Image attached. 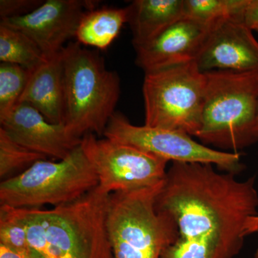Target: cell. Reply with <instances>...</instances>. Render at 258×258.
<instances>
[{
    "mask_svg": "<svg viewBox=\"0 0 258 258\" xmlns=\"http://www.w3.org/2000/svg\"><path fill=\"white\" fill-rule=\"evenodd\" d=\"M210 164L174 161L157 208L175 222L176 242L161 258H233L243 246L245 225L257 215L255 177L239 181Z\"/></svg>",
    "mask_w": 258,
    "mask_h": 258,
    "instance_id": "cell-1",
    "label": "cell"
},
{
    "mask_svg": "<svg viewBox=\"0 0 258 258\" xmlns=\"http://www.w3.org/2000/svg\"><path fill=\"white\" fill-rule=\"evenodd\" d=\"M110 195L98 185L51 210L15 209L30 245L42 257L113 258L107 225Z\"/></svg>",
    "mask_w": 258,
    "mask_h": 258,
    "instance_id": "cell-2",
    "label": "cell"
},
{
    "mask_svg": "<svg viewBox=\"0 0 258 258\" xmlns=\"http://www.w3.org/2000/svg\"><path fill=\"white\" fill-rule=\"evenodd\" d=\"M64 121L68 132L81 139L104 134L119 100L120 79L96 51L79 42L64 47Z\"/></svg>",
    "mask_w": 258,
    "mask_h": 258,
    "instance_id": "cell-3",
    "label": "cell"
},
{
    "mask_svg": "<svg viewBox=\"0 0 258 258\" xmlns=\"http://www.w3.org/2000/svg\"><path fill=\"white\" fill-rule=\"evenodd\" d=\"M205 74L206 93L197 138L205 145L234 152L256 143L258 73L212 71Z\"/></svg>",
    "mask_w": 258,
    "mask_h": 258,
    "instance_id": "cell-4",
    "label": "cell"
},
{
    "mask_svg": "<svg viewBox=\"0 0 258 258\" xmlns=\"http://www.w3.org/2000/svg\"><path fill=\"white\" fill-rule=\"evenodd\" d=\"M164 181L110 195L107 225L113 258H161L176 242L175 222L157 208Z\"/></svg>",
    "mask_w": 258,
    "mask_h": 258,
    "instance_id": "cell-5",
    "label": "cell"
},
{
    "mask_svg": "<svg viewBox=\"0 0 258 258\" xmlns=\"http://www.w3.org/2000/svg\"><path fill=\"white\" fill-rule=\"evenodd\" d=\"M98 185L96 171L81 144L63 159L40 160L0 184V205L38 209L72 203Z\"/></svg>",
    "mask_w": 258,
    "mask_h": 258,
    "instance_id": "cell-6",
    "label": "cell"
},
{
    "mask_svg": "<svg viewBox=\"0 0 258 258\" xmlns=\"http://www.w3.org/2000/svg\"><path fill=\"white\" fill-rule=\"evenodd\" d=\"M206 74L195 61L145 73V125L196 137L201 128Z\"/></svg>",
    "mask_w": 258,
    "mask_h": 258,
    "instance_id": "cell-7",
    "label": "cell"
},
{
    "mask_svg": "<svg viewBox=\"0 0 258 258\" xmlns=\"http://www.w3.org/2000/svg\"><path fill=\"white\" fill-rule=\"evenodd\" d=\"M96 171L98 186L108 194L152 187L165 179L169 161L137 148L87 134L81 142Z\"/></svg>",
    "mask_w": 258,
    "mask_h": 258,
    "instance_id": "cell-8",
    "label": "cell"
},
{
    "mask_svg": "<svg viewBox=\"0 0 258 258\" xmlns=\"http://www.w3.org/2000/svg\"><path fill=\"white\" fill-rule=\"evenodd\" d=\"M103 136L168 161L210 164L233 174L243 168L239 153L215 150L183 132L133 125L119 112L111 117Z\"/></svg>",
    "mask_w": 258,
    "mask_h": 258,
    "instance_id": "cell-9",
    "label": "cell"
},
{
    "mask_svg": "<svg viewBox=\"0 0 258 258\" xmlns=\"http://www.w3.org/2000/svg\"><path fill=\"white\" fill-rule=\"evenodd\" d=\"M98 3L86 0H47L28 14L1 20L0 24L23 32L41 49L47 58L76 37L83 15Z\"/></svg>",
    "mask_w": 258,
    "mask_h": 258,
    "instance_id": "cell-10",
    "label": "cell"
},
{
    "mask_svg": "<svg viewBox=\"0 0 258 258\" xmlns=\"http://www.w3.org/2000/svg\"><path fill=\"white\" fill-rule=\"evenodd\" d=\"M242 22L227 20L209 33L196 62L203 72L258 73V41Z\"/></svg>",
    "mask_w": 258,
    "mask_h": 258,
    "instance_id": "cell-11",
    "label": "cell"
},
{
    "mask_svg": "<svg viewBox=\"0 0 258 258\" xmlns=\"http://www.w3.org/2000/svg\"><path fill=\"white\" fill-rule=\"evenodd\" d=\"M216 25L184 17L152 41L134 47L136 64L148 73L196 61L209 33Z\"/></svg>",
    "mask_w": 258,
    "mask_h": 258,
    "instance_id": "cell-12",
    "label": "cell"
},
{
    "mask_svg": "<svg viewBox=\"0 0 258 258\" xmlns=\"http://www.w3.org/2000/svg\"><path fill=\"white\" fill-rule=\"evenodd\" d=\"M0 123L19 144L47 158L63 159L81 144V139L71 135L66 125L51 123L28 103H19Z\"/></svg>",
    "mask_w": 258,
    "mask_h": 258,
    "instance_id": "cell-13",
    "label": "cell"
},
{
    "mask_svg": "<svg viewBox=\"0 0 258 258\" xmlns=\"http://www.w3.org/2000/svg\"><path fill=\"white\" fill-rule=\"evenodd\" d=\"M63 49L32 71L19 101L35 108L51 123L62 124L64 121Z\"/></svg>",
    "mask_w": 258,
    "mask_h": 258,
    "instance_id": "cell-14",
    "label": "cell"
},
{
    "mask_svg": "<svg viewBox=\"0 0 258 258\" xmlns=\"http://www.w3.org/2000/svg\"><path fill=\"white\" fill-rule=\"evenodd\" d=\"M127 8L134 47L152 41L184 18V0H135Z\"/></svg>",
    "mask_w": 258,
    "mask_h": 258,
    "instance_id": "cell-15",
    "label": "cell"
},
{
    "mask_svg": "<svg viewBox=\"0 0 258 258\" xmlns=\"http://www.w3.org/2000/svg\"><path fill=\"white\" fill-rule=\"evenodd\" d=\"M127 22V7L88 10L80 21L76 40L81 45L104 50L114 41Z\"/></svg>",
    "mask_w": 258,
    "mask_h": 258,
    "instance_id": "cell-16",
    "label": "cell"
},
{
    "mask_svg": "<svg viewBox=\"0 0 258 258\" xmlns=\"http://www.w3.org/2000/svg\"><path fill=\"white\" fill-rule=\"evenodd\" d=\"M41 49L23 32L0 24V60L33 71L47 60Z\"/></svg>",
    "mask_w": 258,
    "mask_h": 258,
    "instance_id": "cell-17",
    "label": "cell"
},
{
    "mask_svg": "<svg viewBox=\"0 0 258 258\" xmlns=\"http://www.w3.org/2000/svg\"><path fill=\"white\" fill-rule=\"evenodd\" d=\"M249 0H184L185 18L209 25L227 21L243 23Z\"/></svg>",
    "mask_w": 258,
    "mask_h": 258,
    "instance_id": "cell-18",
    "label": "cell"
},
{
    "mask_svg": "<svg viewBox=\"0 0 258 258\" xmlns=\"http://www.w3.org/2000/svg\"><path fill=\"white\" fill-rule=\"evenodd\" d=\"M47 157L19 144L0 127V178L4 181Z\"/></svg>",
    "mask_w": 258,
    "mask_h": 258,
    "instance_id": "cell-19",
    "label": "cell"
},
{
    "mask_svg": "<svg viewBox=\"0 0 258 258\" xmlns=\"http://www.w3.org/2000/svg\"><path fill=\"white\" fill-rule=\"evenodd\" d=\"M31 72L17 64H0V120L18 104Z\"/></svg>",
    "mask_w": 258,
    "mask_h": 258,
    "instance_id": "cell-20",
    "label": "cell"
},
{
    "mask_svg": "<svg viewBox=\"0 0 258 258\" xmlns=\"http://www.w3.org/2000/svg\"><path fill=\"white\" fill-rule=\"evenodd\" d=\"M0 244L20 253L40 255L28 242L27 230L16 209L0 205Z\"/></svg>",
    "mask_w": 258,
    "mask_h": 258,
    "instance_id": "cell-21",
    "label": "cell"
},
{
    "mask_svg": "<svg viewBox=\"0 0 258 258\" xmlns=\"http://www.w3.org/2000/svg\"><path fill=\"white\" fill-rule=\"evenodd\" d=\"M44 1L40 0H1L0 17L1 20L17 18L31 13L37 9Z\"/></svg>",
    "mask_w": 258,
    "mask_h": 258,
    "instance_id": "cell-22",
    "label": "cell"
},
{
    "mask_svg": "<svg viewBox=\"0 0 258 258\" xmlns=\"http://www.w3.org/2000/svg\"><path fill=\"white\" fill-rule=\"evenodd\" d=\"M243 23L252 30L258 28V0H249L244 12Z\"/></svg>",
    "mask_w": 258,
    "mask_h": 258,
    "instance_id": "cell-23",
    "label": "cell"
},
{
    "mask_svg": "<svg viewBox=\"0 0 258 258\" xmlns=\"http://www.w3.org/2000/svg\"><path fill=\"white\" fill-rule=\"evenodd\" d=\"M0 258H43L41 255H31L20 253L16 251L8 248L3 244H0Z\"/></svg>",
    "mask_w": 258,
    "mask_h": 258,
    "instance_id": "cell-24",
    "label": "cell"
},
{
    "mask_svg": "<svg viewBox=\"0 0 258 258\" xmlns=\"http://www.w3.org/2000/svg\"><path fill=\"white\" fill-rule=\"evenodd\" d=\"M245 233L248 235L250 234L258 233V215L250 217L247 220L245 225Z\"/></svg>",
    "mask_w": 258,
    "mask_h": 258,
    "instance_id": "cell-25",
    "label": "cell"
},
{
    "mask_svg": "<svg viewBox=\"0 0 258 258\" xmlns=\"http://www.w3.org/2000/svg\"><path fill=\"white\" fill-rule=\"evenodd\" d=\"M254 258H258V249H257V251H256L255 254H254Z\"/></svg>",
    "mask_w": 258,
    "mask_h": 258,
    "instance_id": "cell-26",
    "label": "cell"
},
{
    "mask_svg": "<svg viewBox=\"0 0 258 258\" xmlns=\"http://www.w3.org/2000/svg\"><path fill=\"white\" fill-rule=\"evenodd\" d=\"M257 129H258V103H257Z\"/></svg>",
    "mask_w": 258,
    "mask_h": 258,
    "instance_id": "cell-27",
    "label": "cell"
},
{
    "mask_svg": "<svg viewBox=\"0 0 258 258\" xmlns=\"http://www.w3.org/2000/svg\"><path fill=\"white\" fill-rule=\"evenodd\" d=\"M255 30V31H257L258 32V28L256 29V30Z\"/></svg>",
    "mask_w": 258,
    "mask_h": 258,
    "instance_id": "cell-28",
    "label": "cell"
}]
</instances>
